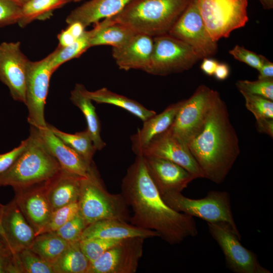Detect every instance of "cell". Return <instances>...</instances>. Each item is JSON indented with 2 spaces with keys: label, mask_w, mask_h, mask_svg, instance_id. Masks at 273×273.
Segmentation results:
<instances>
[{
  "label": "cell",
  "mask_w": 273,
  "mask_h": 273,
  "mask_svg": "<svg viewBox=\"0 0 273 273\" xmlns=\"http://www.w3.org/2000/svg\"><path fill=\"white\" fill-rule=\"evenodd\" d=\"M29 62L19 41L0 44V80L8 87L15 101L24 104Z\"/></svg>",
  "instance_id": "5bb4252c"
},
{
  "label": "cell",
  "mask_w": 273,
  "mask_h": 273,
  "mask_svg": "<svg viewBox=\"0 0 273 273\" xmlns=\"http://www.w3.org/2000/svg\"><path fill=\"white\" fill-rule=\"evenodd\" d=\"M218 64V62L216 60L211 58V57L205 58L203 59L200 68L206 75L212 76Z\"/></svg>",
  "instance_id": "f6af8a7d"
},
{
  "label": "cell",
  "mask_w": 273,
  "mask_h": 273,
  "mask_svg": "<svg viewBox=\"0 0 273 273\" xmlns=\"http://www.w3.org/2000/svg\"><path fill=\"white\" fill-rule=\"evenodd\" d=\"M201 58L190 46L166 34L153 37V48L146 72L165 76L191 69Z\"/></svg>",
  "instance_id": "9c48e42d"
},
{
  "label": "cell",
  "mask_w": 273,
  "mask_h": 273,
  "mask_svg": "<svg viewBox=\"0 0 273 273\" xmlns=\"http://www.w3.org/2000/svg\"><path fill=\"white\" fill-rule=\"evenodd\" d=\"M21 16V7L13 0H0V26L17 23Z\"/></svg>",
  "instance_id": "f35d334b"
},
{
  "label": "cell",
  "mask_w": 273,
  "mask_h": 273,
  "mask_svg": "<svg viewBox=\"0 0 273 273\" xmlns=\"http://www.w3.org/2000/svg\"><path fill=\"white\" fill-rule=\"evenodd\" d=\"M0 252L12 256L11 252L7 247L6 245L0 237Z\"/></svg>",
  "instance_id": "681fc988"
},
{
  "label": "cell",
  "mask_w": 273,
  "mask_h": 273,
  "mask_svg": "<svg viewBox=\"0 0 273 273\" xmlns=\"http://www.w3.org/2000/svg\"><path fill=\"white\" fill-rule=\"evenodd\" d=\"M131 1L90 0L71 11L66 22L68 24L78 22L85 28L117 14Z\"/></svg>",
  "instance_id": "603a6c76"
},
{
  "label": "cell",
  "mask_w": 273,
  "mask_h": 273,
  "mask_svg": "<svg viewBox=\"0 0 273 273\" xmlns=\"http://www.w3.org/2000/svg\"><path fill=\"white\" fill-rule=\"evenodd\" d=\"M107 19L95 23L90 30H85L72 43L65 47H58L51 53L50 63L54 72L63 64L78 58L90 47V40L95 34L106 23Z\"/></svg>",
  "instance_id": "4316f807"
},
{
  "label": "cell",
  "mask_w": 273,
  "mask_h": 273,
  "mask_svg": "<svg viewBox=\"0 0 273 273\" xmlns=\"http://www.w3.org/2000/svg\"><path fill=\"white\" fill-rule=\"evenodd\" d=\"M121 189V193L133 211L129 220L131 224L156 232L159 237L171 245L197 235L194 217L177 212L165 203L143 155H136L128 168Z\"/></svg>",
  "instance_id": "6da1fadb"
},
{
  "label": "cell",
  "mask_w": 273,
  "mask_h": 273,
  "mask_svg": "<svg viewBox=\"0 0 273 273\" xmlns=\"http://www.w3.org/2000/svg\"><path fill=\"white\" fill-rule=\"evenodd\" d=\"M87 224L80 214L77 213L62 226L55 232L68 243L79 242Z\"/></svg>",
  "instance_id": "74e56055"
},
{
  "label": "cell",
  "mask_w": 273,
  "mask_h": 273,
  "mask_svg": "<svg viewBox=\"0 0 273 273\" xmlns=\"http://www.w3.org/2000/svg\"><path fill=\"white\" fill-rule=\"evenodd\" d=\"M4 205L0 203V237L6 245V237L2 226V217L4 210Z\"/></svg>",
  "instance_id": "c3c4849f"
},
{
  "label": "cell",
  "mask_w": 273,
  "mask_h": 273,
  "mask_svg": "<svg viewBox=\"0 0 273 273\" xmlns=\"http://www.w3.org/2000/svg\"><path fill=\"white\" fill-rule=\"evenodd\" d=\"M168 128L152 139L138 155L173 162L185 168L196 178H203L189 147L176 137Z\"/></svg>",
  "instance_id": "9a60e30c"
},
{
  "label": "cell",
  "mask_w": 273,
  "mask_h": 273,
  "mask_svg": "<svg viewBox=\"0 0 273 273\" xmlns=\"http://www.w3.org/2000/svg\"><path fill=\"white\" fill-rule=\"evenodd\" d=\"M153 48V37L136 33L126 43L112 48V56L122 70L140 69L145 72L151 61Z\"/></svg>",
  "instance_id": "ffe728a7"
},
{
  "label": "cell",
  "mask_w": 273,
  "mask_h": 273,
  "mask_svg": "<svg viewBox=\"0 0 273 273\" xmlns=\"http://www.w3.org/2000/svg\"><path fill=\"white\" fill-rule=\"evenodd\" d=\"M76 38L67 28L63 30L58 35L59 46L65 47L72 43Z\"/></svg>",
  "instance_id": "bcb514c9"
},
{
  "label": "cell",
  "mask_w": 273,
  "mask_h": 273,
  "mask_svg": "<svg viewBox=\"0 0 273 273\" xmlns=\"http://www.w3.org/2000/svg\"><path fill=\"white\" fill-rule=\"evenodd\" d=\"M229 53L235 59L248 65L258 71L261 68L265 58L261 55H258L239 45L235 46L233 49L230 50Z\"/></svg>",
  "instance_id": "ab89813d"
},
{
  "label": "cell",
  "mask_w": 273,
  "mask_h": 273,
  "mask_svg": "<svg viewBox=\"0 0 273 273\" xmlns=\"http://www.w3.org/2000/svg\"><path fill=\"white\" fill-rule=\"evenodd\" d=\"M230 70L228 64L218 63L215 70L213 75L218 80H224L229 76Z\"/></svg>",
  "instance_id": "7dc6e473"
},
{
  "label": "cell",
  "mask_w": 273,
  "mask_h": 273,
  "mask_svg": "<svg viewBox=\"0 0 273 273\" xmlns=\"http://www.w3.org/2000/svg\"><path fill=\"white\" fill-rule=\"evenodd\" d=\"M2 226L6 237V246L13 257L19 251L29 248L36 235L14 199L5 206Z\"/></svg>",
  "instance_id": "d6986e66"
},
{
  "label": "cell",
  "mask_w": 273,
  "mask_h": 273,
  "mask_svg": "<svg viewBox=\"0 0 273 273\" xmlns=\"http://www.w3.org/2000/svg\"><path fill=\"white\" fill-rule=\"evenodd\" d=\"M29 143L28 137L21 141L20 144L11 151L0 154V174L9 169L26 149Z\"/></svg>",
  "instance_id": "60d3db41"
},
{
  "label": "cell",
  "mask_w": 273,
  "mask_h": 273,
  "mask_svg": "<svg viewBox=\"0 0 273 273\" xmlns=\"http://www.w3.org/2000/svg\"><path fill=\"white\" fill-rule=\"evenodd\" d=\"M121 240L90 238L81 240L79 244L84 255L92 262Z\"/></svg>",
  "instance_id": "d590c367"
},
{
  "label": "cell",
  "mask_w": 273,
  "mask_h": 273,
  "mask_svg": "<svg viewBox=\"0 0 273 273\" xmlns=\"http://www.w3.org/2000/svg\"><path fill=\"white\" fill-rule=\"evenodd\" d=\"M85 93L92 101L97 104H107L119 107L138 117L143 122L156 114L155 111L147 109L138 102L114 93L106 87L95 91L85 89Z\"/></svg>",
  "instance_id": "484cf974"
},
{
  "label": "cell",
  "mask_w": 273,
  "mask_h": 273,
  "mask_svg": "<svg viewBox=\"0 0 273 273\" xmlns=\"http://www.w3.org/2000/svg\"><path fill=\"white\" fill-rule=\"evenodd\" d=\"M48 126L57 137L78 153L88 165L93 164V158L97 150L87 129L75 133H68L48 123Z\"/></svg>",
  "instance_id": "4dcf8cb0"
},
{
  "label": "cell",
  "mask_w": 273,
  "mask_h": 273,
  "mask_svg": "<svg viewBox=\"0 0 273 273\" xmlns=\"http://www.w3.org/2000/svg\"><path fill=\"white\" fill-rule=\"evenodd\" d=\"M85 87L81 84H76L71 92L70 100L77 107L85 117L87 128L97 150H102L106 145L101 138L100 119L92 101L86 96Z\"/></svg>",
  "instance_id": "d4e9b609"
},
{
  "label": "cell",
  "mask_w": 273,
  "mask_h": 273,
  "mask_svg": "<svg viewBox=\"0 0 273 273\" xmlns=\"http://www.w3.org/2000/svg\"><path fill=\"white\" fill-rule=\"evenodd\" d=\"M70 2H78V1H80L81 0H70Z\"/></svg>",
  "instance_id": "f5cc1de1"
},
{
  "label": "cell",
  "mask_w": 273,
  "mask_h": 273,
  "mask_svg": "<svg viewBox=\"0 0 273 273\" xmlns=\"http://www.w3.org/2000/svg\"><path fill=\"white\" fill-rule=\"evenodd\" d=\"M79 213L87 225L109 219L129 221V206L122 194H111L105 188L96 168L81 180L78 199Z\"/></svg>",
  "instance_id": "5b68a950"
},
{
  "label": "cell",
  "mask_w": 273,
  "mask_h": 273,
  "mask_svg": "<svg viewBox=\"0 0 273 273\" xmlns=\"http://www.w3.org/2000/svg\"><path fill=\"white\" fill-rule=\"evenodd\" d=\"M69 2L70 0H29L21 7V16L17 23L23 28L34 20L47 19L53 11Z\"/></svg>",
  "instance_id": "1f68e13d"
},
{
  "label": "cell",
  "mask_w": 273,
  "mask_h": 273,
  "mask_svg": "<svg viewBox=\"0 0 273 273\" xmlns=\"http://www.w3.org/2000/svg\"><path fill=\"white\" fill-rule=\"evenodd\" d=\"M236 86L241 93L264 97L273 100V79H258L255 81L240 80Z\"/></svg>",
  "instance_id": "e575fe53"
},
{
  "label": "cell",
  "mask_w": 273,
  "mask_h": 273,
  "mask_svg": "<svg viewBox=\"0 0 273 273\" xmlns=\"http://www.w3.org/2000/svg\"><path fill=\"white\" fill-rule=\"evenodd\" d=\"M258 72V79H273V63L265 58Z\"/></svg>",
  "instance_id": "ee69618b"
},
{
  "label": "cell",
  "mask_w": 273,
  "mask_h": 273,
  "mask_svg": "<svg viewBox=\"0 0 273 273\" xmlns=\"http://www.w3.org/2000/svg\"><path fill=\"white\" fill-rule=\"evenodd\" d=\"M34 128L44 145L59 163L62 169L81 177H89L95 168L94 163L88 165L74 150L57 137L48 126Z\"/></svg>",
  "instance_id": "2e32d148"
},
{
  "label": "cell",
  "mask_w": 273,
  "mask_h": 273,
  "mask_svg": "<svg viewBox=\"0 0 273 273\" xmlns=\"http://www.w3.org/2000/svg\"><path fill=\"white\" fill-rule=\"evenodd\" d=\"M165 203L175 211L207 222H225L239 232L234 219L230 194L226 191H209L206 196L193 199L181 192H171L161 195Z\"/></svg>",
  "instance_id": "8992f818"
},
{
  "label": "cell",
  "mask_w": 273,
  "mask_h": 273,
  "mask_svg": "<svg viewBox=\"0 0 273 273\" xmlns=\"http://www.w3.org/2000/svg\"><path fill=\"white\" fill-rule=\"evenodd\" d=\"M89 263L81 249L79 241L70 243L52 264L54 273H87Z\"/></svg>",
  "instance_id": "83f0119b"
},
{
  "label": "cell",
  "mask_w": 273,
  "mask_h": 273,
  "mask_svg": "<svg viewBox=\"0 0 273 273\" xmlns=\"http://www.w3.org/2000/svg\"><path fill=\"white\" fill-rule=\"evenodd\" d=\"M168 34L191 47L202 59L215 55L217 41L209 35L197 6L191 0Z\"/></svg>",
  "instance_id": "7c38bea8"
},
{
  "label": "cell",
  "mask_w": 273,
  "mask_h": 273,
  "mask_svg": "<svg viewBox=\"0 0 273 273\" xmlns=\"http://www.w3.org/2000/svg\"><path fill=\"white\" fill-rule=\"evenodd\" d=\"M82 178L62 170L59 175L48 183L46 195L52 212L78 201Z\"/></svg>",
  "instance_id": "cb8c5ba5"
},
{
  "label": "cell",
  "mask_w": 273,
  "mask_h": 273,
  "mask_svg": "<svg viewBox=\"0 0 273 273\" xmlns=\"http://www.w3.org/2000/svg\"><path fill=\"white\" fill-rule=\"evenodd\" d=\"M245 101L246 108L256 119L263 118H273L272 101L263 97L241 93Z\"/></svg>",
  "instance_id": "8d00e7d4"
},
{
  "label": "cell",
  "mask_w": 273,
  "mask_h": 273,
  "mask_svg": "<svg viewBox=\"0 0 273 273\" xmlns=\"http://www.w3.org/2000/svg\"><path fill=\"white\" fill-rule=\"evenodd\" d=\"M17 4L22 7L25 3H26L29 0H13Z\"/></svg>",
  "instance_id": "816d5d0a"
},
{
  "label": "cell",
  "mask_w": 273,
  "mask_h": 273,
  "mask_svg": "<svg viewBox=\"0 0 273 273\" xmlns=\"http://www.w3.org/2000/svg\"><path fill=\"white\" fill-rule=\"evenodd\" d=\"M28 139L25 151L0 174V187L11 186L16 191L41 185L50 182L62 171L32 126Z\"/></svg>",
  "instance_id": "277c9868"
},
{
  "label": "cell",
  "mask_w": 273,
  "mask_h": 273,
  "mask_svg": "<svg viewBox=\"0 0 273 273\" xmlns=\"http://www.w3.org/2000/svg\"><path fill=\"white\" fill-rule=\"evenodd\" d=\"M203 178L217 184L226 177L240 153L239 141L218 93L201 131L188 146Z\"/></svg>",
  "instance_id": "7a4b0ae2"
},
{
  "label": "cell",
  "mask_w": 273,
  "mask_h": 273,
  "mask_svg": "<svg viewBox=\"0 0 273 273\" xmlns=\"http://www.w3.org/2000/svg\"><path fill=\"white\" fill-rule=\"evenodd\" d=\"M197 6L209 35L216 41L248 21V0H197Z\"/></svg>",
  "instance_id": "52a82bcc"
},
{
  "label": "cell",
  "mask_w": 273,
  "mask_h": 273,
  "mask_svg": "<svg viewBox=\"0 0 273 273\" xmlns=\"http://www.w3.org/2000/svg\"><path fill=\"white\" fill-rule=\"evenodd\" d=\"M48 183L15 191L14 199L26 219L34 229L36 236L47 223L52 213L46 195Z\"/></svg>",
  "instance_id": "ac0fdd59"
},
{
  "label": "cell",
  "mask_w": 273,
  "mask_h": 273,
  "mask_svg": "<svg viewBox=\"0 0 273 273\" xmlns=\"http://www.w3.org/2000/svg\"><path fill=\"white\" fill-rule=\"evenodd\" d=\"M256 126L259 132L273 137V118H263L256 119Z\"/></svg>",
  "instance_id": "7bdbcfd3"
},
{
  "label": "cell",
  "mask_w": 273,
  "mask_h": 273,
  "mask_svg": "<svg viewBox=\"0 0 273 273\" xmlns=\"http://www.w3.org/2000/svg\"><path fill=\"white\" fill-rule=\"evenodd\" d=\"M183 101L172 104L162 112L144 121L142 128L131 136L132 150L136 155L158 135L166 131L173 123Z\"/></svg>",
  "instance_id": "7402d4cb"
},
{
  "label": "cell",
  "mask_w": 273,
  "mask_h": 273,
  "mask_svg": "<svg viewBox=\"0 0 273 273\" xmlns=\"http://www.w3.org/2000/svg\"><path fill=\"white\" fill-rule=\"evenodd\" d=\"M138 33L130 28L114 22L111 17L107 18L106 24L100 29L90 40V47L109 45L119 47L126 43Z\"/></svg>",
  "instance_id": "f1b7e54d"
},
{
  "label": "cell",
  "mask_w": 273,
  "mask_h": 273,
  "mask_svg": "<svg viewBox=\"0 0 273 273\" xmlns=\"http://www.w3.org/2000/svg\"><path fill=\"white\" fill-rule=\"evenodd\" d=\"M50 54L37 61H30L26 81L25 102L30 126L36 128L47 126L44 118V106L49 83L54 72L51 67Z\"/></svg>",
  "instance_id": "8fae6325"
},
{
  "label": "cell",
  "mask_w": 273,
  "mask_h": 273,
  "mask_svg": "<svg viewBox=\"0 0 273 273\" xmlns=\"http://www.w3.org/2000/svg\"><path fill=\"white\" fill-rule=\"evenodd\" d=\"M145 239L121 240L97 259L90 262L87 273H135L143 256Z\"/></svg>",
  "instance_id": "4fadbf2b"
},
{
  "label": "cell",
  "mask_w": 273,
  "mask_h": 273,
  "mask_svg": "<svg viewBox=\"0 0 273 273\" xmlns=\"http://www.w3.org/2000/svg\"><path fill=\"white\" fill-rule=\"evenodd\" d=\"M69 243L55 232H52L36 236L29 248L52 264L67 248Z\"/></svg>",
  "instance_id": "f546056e"
},
{
  "label": "cell",
  "mask_w": 273,
  "mask_h": 273,
  "mask_svg": "<svg viewBox=\"0 0 273 273\" xmlns=\"http://www.w3.org/2000/svg\"><path fill=\"white\" fill-rule=\"evenodd\" d=\"M156 237H159V235L155 231L139 228L125 221L109 219L87 225L82 234L81 240L98 238L121 240L134 237L146 239Z\"/></svg>",
  "instance_id": "44dd1931"
},
{
  "label": "cell",
  "mask_w": 273,
  "mask_h": 273,
  "mask_svg": "<svg viewBox=\"0 0 273 273\" xmlns=\"http://www.w3.org/2000/svg\"><path fill=\"white\" fill-rule=\"evenodd\" d=\"M261 3L263 8L266 10H270L273 8V0H259Z\"/></svg>",
  "instance_id": "f907efd6"
},
{
  "label": "cell",
  "mask_w": 273,
  "mask_h": 273,
  "mask_svg": "<svg viewBox=\"0 0 273 273\" xmlns=\"http://www.w3.org/2000/svg\"><path fill=\"white\" fill-rule=\"evenodd\" d=\"M79 212L78 202L61 207L52 212L50 218L37 235L56 232ZM36 235V236H37Z\"/></svg>",
  "instance_id": "836d02e7"
},
{
  "label": "cell",
  "mask_w": 273,
  "mask_h": 273,
  "mask_svg": "<svg viewBox=\"0 0 273 273\" xmlns=\"http://www.w3.org/2000/svg\"><path fill=\"white\" fill-rule=\"evenodd\" d=\"M13 259L19 273H54L52 264L29 248L18 252Z\"/></svg>",
  "instance_id": "d6a6232c"
},
{
  "label": "cell",
  "mask_w": 273,
  "mask_h": 273,
  "mask_svg": "<svg viewBox=\"0 0 273 273\" xmlns=\"http://www.w3.org/2000/svg\"><path fill=\"white\" fill-rule=\"evenodd\" d=\"M144 157L150 174L161 195L168 192H181L196 178L185 168L173 162Z\"/></svg>",
  "instance_id": "e0dca14e"
},
{
  "label": "cell",
  "mask_w": 273,
  "mask_h": 273,
  "mask_svg": "<svg viewBox=\"0 0 273 273\" xmlns=\"http://www.w3.org/2000/svg\"><path fill=\"white\" fill-rule=\"evenodd\" d=\"M191 0H131L111 17L138 33L154 37L168 34Z\"/></svg>",
  "instance_id": "3957f363"
},
{
  "label": "cell",
  "mask_w": 273,
  "mask_h": 273,
  "mask_svg": "<svg viewBox=\"0 0 273 273\" xmlns=\"http://www.w3.org/2000/svg\"><path fill=\"white\" fill-rule=\"evenodd\" d=\"M219 93L200 85L188 99L183 100L169 130L188 146L202 129Z\"/></svg>",
  "instance_id": "ba28073f"
},
{
  "label": "cell",
  "mask_w": 273,
  "mask_h": 273,
  "mask_svg": "<svg viewBox=\"0 0 273 273\" xmlns=\"http://www.w3.org/2000/svg\"><path fill=\"white\" fill-rule=\"evenodd\" d=\"M0 273H19L12 256L0 252Z\"/></svg>",
  "instance_id": "b9f144b4"
},
{
  "label": "cell",
  "mask_w": 273,
  "mask_h": 273,
  "mask_svg": "<svg viewBox=\"0 0 273 273\" xmlns=\"http://www.w3.org/2000/svg\"><path fill=\"white\" fill-rule=\"evenodd\" d=\"M211 236L223 252L227 267L235 273H270L259 263L257 256L244 247L241 235L225 222H207Z\"/></svg>",
  "instance_id": "30bf717a"
}]
</instances>
